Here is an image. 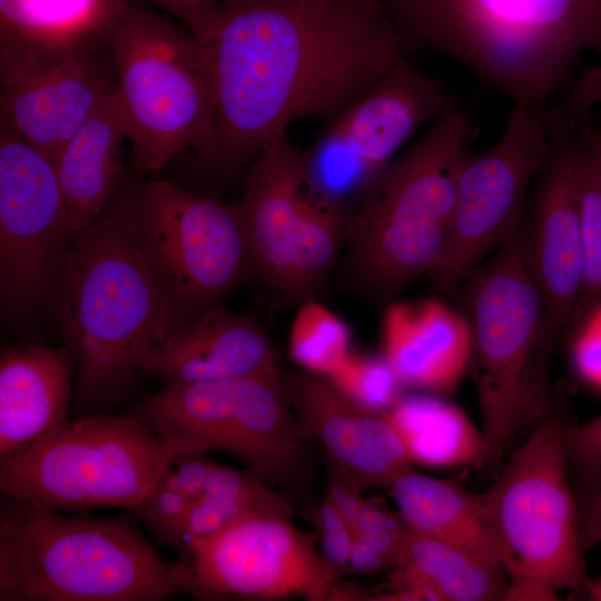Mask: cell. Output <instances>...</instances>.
<instances>
[{
	"label": "cell",
	"mask_w": 601,
	"mask_h": 601,
	"mask_svg": "<svg viewBox=\"0 0 601 601\" xmlns=\"http://www.w3.org/2000/svg\"><path fill=\"white\" fill-rule=\"evenodd\" d=\"M214 49L225 173L304 118L333 120L408 57L383 0H221Z\"/></svg>",
	"instance_id": "1"
},
{
	"label": "cell",
	"mask_w": 601,
	"mask_h": 601,
	"mask_svg": "<svg viewBox=\"0 0 601 601\" xmlns=\"http://www.w3.org/2000/svg\"><path fill=\"white\" fill-rule=\"evenodd\" d=\"M383 1L408 51L440 52L538 114L585 52H601V0Z\"/></svg>",
	"instance_id": "2"
},
{
	"label": "cell",
	"mask_w": 601,
	"mask_h": 601,
	"mask_svg": "<svg viewBox=\"0 0 601 601\" xmlns=\"http://www.w3.org/2000/svg\"><path fill=\"white\" fill-rule=\"evenodd\" d=\"M53 312L75 368L70 418L111 412L146 355L175 332L112 200L75 235Z\"/></svg>",
	"instance_id": "3"
},
{
	"label": "cell",
	"mask_w": 601,
	"mask_h": 601,
	"mask_svg": "<svg viewBox=\"0 0 601 601\" xmlns=\"http://www.w3.org/2000/svg\"><path fill=\"white\" fill-rule=\"evenodd\" d=\"M134 514L95 518L0 501V601H159L194 597L191 569L169 563Z\"/></svg>",
	"instance_id": "4"
},
{
	"label": "cell",
	"mask_w": 601,
	"mask_h": 601,
	"mask_svg": "<svg viewBox=\"0 0 601 601\" xmlns=\"http://www.w3.org/2000/svg\"><path fill=\"white\" fill-rule=\"evenodd\" d=\"M469 275L470 364L493 474L562 404L549 376L559 331L532 272L525 223Z\"/></svg>",
	"instance_id": "5"
},
{
	"label": "cell",
	"mask_w": 601,
	"mask_h": 601,
	"mask_svg": "<svg viewBox=\"0 0 601 601\" xmlns=\"http://www.w3.org/2000/svg\"><path fill=\"white\" fill-rule=\"evenodd\" d=\"M105 35L135 176L161 169L186 149L210 164L217 151L213 47L132 0L119 1Z\"/></svg>",
	"instance_id": "6"
},
{
	"label": "cell",
	"mask_w": 601,
	"mask_h": 601,
	"mask_svg": "<svg viewBox=\"0 0 601 601\" xmlns=\"http://www.w3.org/2000/svg\"><path fill=\"white\" fill-rule=\"evenodd\" d=\"M472 134L464 110L443 115L367 190L347 231L354 277L370 294L394 295L442 262L455 171Z\"/></svg>",
	"instance_id": "7"
},
{
	"label": "cell",
	"mask_w": 601,
	"mask_h": 601,
	"mask_svg": "<svg viewBox=\"0 0 601 601\" xmlns=\"http://www.w3.org/2000/svg\"><path fill=\"white\" fill-rule=\"evenodd\" d=\"M131 416L187 451H220L240 460L268 485L300 501L313 497L312 437L278 376L165 382Z\"/></svg>",
	"instance_id": "8"
},
{
	"label": "cell",
	"mask_w": 601,
	"mask_h": 601,
	"mask_svg": "<svg viewBox=\"0 0 601 601\" xmlns=\"http://www.w3.org/2000/svg\"><path fill=\"white\" fill-rule=\"evenodd\" d=\"M189 452L134 416L66 418L36 441L0 453V492L70 513L130 510Z\"/></svg>",
	"instance_id": "9"
},
{
	"label": "cell",
	"mask_w": 601,
	"mask_h": 601,
	"mask_svg": "<svg viewBox=\"0 0 601 601\" xmlns=\"http://www.w3.org/2000/svg\"><path fill=\"white\" fill-rule=\"evenodd\" d=\"M139 247L175 331L253 272L235 204L162 180H138L112 198Z\"/></svg>",
	"instance_id": "10"
},
{
	"label": "cell",
	"mask_w": 601,
	"mask_h": 601,
	"mask_svg": "<svg viewBox=\"0 0 601 601\" xmlns=\"http://www.w3.org/2000/svg\"><path fill=\"white\" fill-rule=\"evenodd\" d=\"M563 403L516 446L481 493L508 578H534L583 599L590 577L564 427Z\"/></svg>",
	"instance_id": "11"
},
{
	"label": "cell",
	"mask_w": 601,
	"mask_h": 601,
	"mask_svg": "<svg viewBox=\"0 0 601 601\" xmlns=\"http://www.w3.org/2000/svg\"><path fill=\"white\" fill-rule=\"evenodd\" d=\"M235 205L253 272L282 294L307 299L335 264L347 225L314 188L305 150L287 131L262 146Z\"/></svg>",
	"instance_id": "12"
},
{
	"label": "cell",
	"mask_w": 601,
	"mask_h": 601,
	"mask_svg": "<svg viewBox=\"0 0 601 601\" xmlns=\"http://www.w3.org/2000/svg\"><path fill=\"white\" fill-rule=\"evenodd\" d=\"M76 233L53 165L0 121V300L22 326L53 311Z\"/></svg>",
	"instance_id": "13"
},
{
	"label": "cell",
	"mask_w": 601,
	"mask_h": 601,
	"mask_svg": "<svg viewBox=\"0 0 601 601\" xmlns=\"http://www.w3.org/2000/svg\"><path fill=\"white\" fill-rule=\"evenodd\" d=\"M0 78L1 119L52 165L117 86L105 32L66 41L0 32Z\"/></svg>",
	"instance_id": "14"
},
{
	"label": "cell",
	"mask_w": 601,
	"mask_h": 601,
	"mask_svg": "<svg viewBox=\"0 0 601 601\" xmlns=\"http://www.w3.org/2000/svg\"><path fill=\"white\" fill-rule=\"evenodd\" d=\"M555 146L542 114L514 106L494 145L462 157L455 171L447 247L431 273L436 287L453 288L522 226L528 189Z\"/></svg>",
	"instance_id": "15"
},
{
	"label": "cell",
	"mask_w": 601,
	"mask_h": 601,
	"mask_svg": "<svg viewBox=\"0 0 601 601\" xmlns=\"http://www.w3.org/2000/svg\"><path fill=\"white\" fill-rule=\"evenodd\" d=\"M292 521L249 510L213 536L194 542L188 565L194 597L348 599L339 573L318 551L316 534L297 529Z\"/></svg>",
	"instance_id": "16"
},
{
	"label": "cell",
	"mask_w": 601,
	"mask_h": 601,
	"mask_svg": "<svg viewBox=\"0 0 601 601\" xmlns=\"http://www.w3.org/2000/svg\"><path fill=\"white\" fill-rule=\"evenodd\" d=\"M456 108L434 79L404 60L305 149L314 188L336 206L349 193L368 190L422 125Z\"/></svg>",
	"instance_id": "17"
},
{
	"label": "cell",
	"mask_w": 601,
	"mask_h": 601,
	"mask_svg": "<svg viewBox=\"0 0 601 601\" xmlns=\"http://www.w3.org/2000/svg\"><path fill=\"white\" fill-rule=\"evenodd\" d=\"M282 387L305 431L326 454L365 486L390 490L412 469L398 435L385 416L354 402L331 381L312 372H282Z\"/></svg>",
	"instance_id": "18"
},
{
	"label": "cell",
	"mask_w": 601,
	"mask_h": 601,
	"mask_svg": "<svg viewBox=\"0 0 601 601\" xmlns=\"http://www.w3.org/2000/svg\"><path fill=\"white\" fill-rule=\"evenodd\" d=\"M540 176L528 225L529 258L561 336L572 329L583 279L573 134L555 146Z\"/></svg>",
	"instance_id": "19"
},
{
	"label": "cell",
	"mask_w": 601,
	"mask_h": 601,
	"mask_svg": "<svg viewBox=\"0 0 601 601\" xmlns=\"http://www.w3.org/2000/svg\"><path fill=\"white\" fill-rule=\"evenodd\" d=\"M139 371L165 382L280 374L269 341L257 322L228 311L219 302L156 345Z\"/></svg>",
	"instance_id": "20"
},
{
	"label": "cell",
	"mask_w": 601,
	"mask_h": 601,
	"mask_svg": "<svg viewBox=\"0 0 601 601\" xmlns=\"http://www.w3.org/2000/svg\"><path fill=\"white\" fill-rule=\"evenodd\" d=\"M382 333L383 356L404 385L442 395L469 370L467 321L437 299L390 304Z\"/></svg>",
	"instance_id": "21"
},
{
	"label": "cell",
	"mask_w": 601,
	"mask_h": 601,
	"mask_svg": "<svg viewBox=\"0 0 601 601\" xmlns=\"http://www.w3.org/2000/svg\"><path fill=\"white\" fill-rule=\"evenodd\" d=\"M75 368L68 349L36 343L0 353V453L22 447L66 418L73 398Z\"/></svg>",
	"instance_id": "22"
},
{
	"label": "cell",
	"mask_w": 601,
	"mask_h": 601,
	"mask_svg": "<svg viewBox=\"0 0 601 601\" xmlns=\"http://www.w3.org/2000/svg\"><path fill=\"white\" fill-rule=\"evenodd\" d=\"M125 140L114 91L60 148L53 168L76 234L93 224L120 188Z\"/></svg>",
	"instance_id": "23"
},
{
	"label": "cell",
	"mask_w": 601,
	"mask_h": 601,
	"mask_svg": "<svg viewBox=\"0 0 601 601\" xmlns=\"http://www.w3.org/2000/svg\"><path fill=\"white\" fill-rule=\"evenodd\" d=\"M391 570L387 600H501L508 582L501 566L412 530Z\"/></svg>",
	"instance_id": "24"
},
{
	"label": "cell",
	"mask_w": 601,
	"mask_h": 601,
	"mask_svg": "<svg viewBox=\"0 0 601 601\" xmlns=\"http://www.w3.org/2000/svg\"><path fill=\"white\" fill-rule=\"evenodd\" d=\"M390 491L412 531L501 566L481 494L453 480L423 475L413 469L403 473Z\"/></svg>",
	"instance_id": "25"
},
{
	"label": "cell",
	"mask_w": 601,
	"mask_h": 601,
	"mask_svg": "<svg viewBox=\"0 0 601 601\" xmlns=\"http://www.w3.org/2000/svg\"><path fill=\"white\" fill-rule=\"evenodd\" d=\"M385 416L412 463L485 466L487 444L482 428L453 403L433 393L403 395Z\"/></svg>",
	"instance_id": "26"
},
{
	"label": "cell",
	"mask_w": 601,
	"mask_h": 601,
	"mask_svg": "<svg viewBox=\"0 0 601 601\" xmlns=\"http://www.w3.org/2000/svg\"><path fill=\"white\" fill-rule=\"evenodd\" d=\"M573 135L583 279L571 331L601 302V131L584 124Z\"/></svg>",
	"instance_id": "27"
},
{
	"label": "cell",
	"mask_w": 601,
	"mask_h": 601,
	"mask_svg": "<svg viewBox=\"0 0 601 601\" xmlns=\"http://www.w3.org/2000/svg\"><path fill=\"white\" fill-rule=\"evenodd\" d=\"M120 0H0V32L66 41L105 32Z\"/></svg>",
	"instance_id": "28"
},
{
	"label": "cell",
	"mask_w": 601,
	"mask_h": 601,
	"mask_svg": "<svg viewBox=\"0 0 601 601\" xmlns=\"http://www.w3.org/2000/svg\"><path fill=\"white\" fill-rule=\"evenodd\" d=\"M346 324L322 304L305 299L294 318L288 354L307 372L328 376L349 354Z\"/></svg>",
	"instance_id": "29"
},
{
	"label": "cell",
	"mask_w": 601,
	"mask_h": 601,
	"mask_svg": "<svg viewBox=\"0 0 601 601\" xmlns=\"http://www.w3.org/2000/svg\"><path fill=\"white\" fill-rule=\"evenodd\" d=\"M347 397L377 413H386L402 398L403 382L382 356L349 353L328 376Z\"/></svg>",
	"instance_id": "30"
},
{
	"label": "cell",
	"mask_w": 601,
	"mask_h": 601,
	"mask_svg": "<svg viewBox=\"0 0 601 601\" xmlns=\"http://www.w3.org/2000/svg\"><path fill=\"white\" fill-rule=\"evenodd\" d=\"M190 504L188 496L159 481L140 503L128 511L149 529L158 544L174 549L180 560L184 555L181 526Z\"/></svg>",
	"instance_id": "31"
},
{
	"label": "cell",
	"mask_w": 601,
	"mask_h": 601,
	"mask_svg": "<svg viewBox=\"0 0 601 601\" xmlns=\"http://www.w3.org/2000/svg\"><path fill=\"white\" fill-rule=\"evenodd\" d=\"M601 55V52H600ZM601 104V58L584 72L561 102L550 106L542 114V122L555 144H560L587 124L590 110Z\"/></svg>",
	"instance_id": "32"
},
{
	"label": "cell",
	"mask_w": 601,
	"mask_h": 601,
	"mask_svg": "<svg viewBox=\"0 0 601 601\" xmlns=\"http://www.w3.org/2000/svg\"><path fill=\"white\" fill-rule=\"evenodd\" d=\"M411 529L398 511L391 510L384 501L365 497L356 520L355 535L362 538L393 563L397 562Z\"/></svg>",
	"instance_id": "33"
},
{
	"label": "cell",
	"mask_w": 601,
	"mask_h": 601,
	"mask_svg": "<svg viewBox=\"0 0 601 601\" xmlns=\"http://www.w3.org/2000/svg\"><path fill=\"white\" fill-rule=\"evenodd\" d=\"M249 510L259 509L236 499L201 495L193 501L181 526L184 555L179 562L188 566L190 563V545L194 542L213 536Z\"/></svg>",
	"instance_id": "34"
},
{
	"label": "cell",
	"mask_w": 601,
	"mask_h": 601,
	"mask_svg": "<svg viewBox=\"0 0 601 601\" xmlns=\"http://www.w3.org/2000/svg\"><path fill=\"white\" fill-rule=\"evenodd\" d=\"M315 528L321 552L339 573L349 570V554L355 533L325 494L307 514Z\"/></svg>",
	"instance_id": "35"
},
{
	"label": "cell",
	"mask_w": 601,
	"mask_h": 601,
	"mask_svg": "<svg viewBox=\"0 0 601 601\" xmlns=\"http://www.w3.org/2000/svg\"><path fill=\"white\" fill-rule=\"evenodd\" d=\"M570 353L579 378L601 393V302L574 327Z\"/></svg>",
	"instance_id": "36"
},
{
	"label": "cell",
	"mask_w": 601,
	"mask_h": 601,
	"mask_svg": "<svg viewBox=\"0 0 601 601\" xmlns=\"http://www.w3.org/2000/svg\"><path fill=\"white\" fill-rule=\"evenodd\" d=\"M180 20L200 42L211 47L221 26V0H146Z\"/></svg>",
	"instance_id": "37"
},
{
	"label": "cell",
	"mask_w": 601,
	"mask_h": 601,
	"mask_svg": "<svg viewBox=\"0 0 601 601\" xmlns=\"http://www.w3.org/2000/svg\"><path fill=\"white\" fill-rule=\"evenodd\" d=\"M563 440L571 472L601 471V414L582 424L570 420Z\"/></svg>",
	"instance_id": "38"
},
{
	"label": "cell",
	"mask_w": 601,
	"mask_h": 601,
	"mask_svg": "<svg viewBox=\"0 0 601 601\" xmlns=\"http://www.w3.org/2000/svg\"><path fill=\"white\" fill-rule=\"evenodd\" d=\"M324 494L344 516L355 533L356 520L364 501L365 485L347 467L326 454Z\"/></svg>",
	"instance_id": "39"
},
{
	"label": "cell",
	"mask_w": 601,
	"mask_h": 601,
	"mask_svg": "<svg viewBox=\"0 0 601 601\" xmlns=\"http://www.w3.org/2000/svg\"><path fill=\"white\" fill-rule=\"evenodd\" d=\"M217 464L207 451H189L173 459L160 481L188 496L191 502L201 496L205 483Z\"/></svg>",
	"instance_id": "40"
},
{
	"label": "cell",
	"mask_w": 601,
	"mask_h": 601,
	"mask_svg": "<svg viewBox=\"0 0 601 601\" xmlns=\"http://www.w3.org/2000/svg\"><path fill=\"white\" fill-rule=\"evenodd\" d=\"M584 546L601 543V471L571 472Z\"/></svg>",
	"instance_id": "41"
},
{
	"label": "cell",
	"mask_w": 601,
	"mask_h": 601,
	"mask_svg": "<svg viewBox=\"0 0 601 601\" xmlns=\"http://www.w3.org/2000/svg\"><path fill=\"white\" fill-rule=\"evenodd\" d=\"M558 590L534 578H508L501 600L553 601L559 600Z\"/></svg>",
	"instance_id": "42"
},
{
	"label": "cell",
	"mask_w": 601,
	"mask_h": 601,
	"mask_svg": "<svg viewBox=\"0 0 601 601\" xmlns=\"http://www.w3.org/2000/svg\"><path fill=\"white\" fill-rule=\"evenodd\" d=\"M392 568V561L384 553L362 538L354 536L349 554V570L362 574H375Z\"/></svg>",
	"instance_id": "43"
},
{
	"label": "cell",
	"mask_w": 601,
	"mask_h": 601,
	"mask_svg": "<svg viewBox=\"0 0 601 601\" xmlns=\"http://www.w3.org/2000/svg\"><path fill=\"white\" fill-rule=\"evenodd\" d=\"M583 599L601 601V573L597 578H590Z\"/></svg>",
	"instance_id": "44"
}]
</instances>
